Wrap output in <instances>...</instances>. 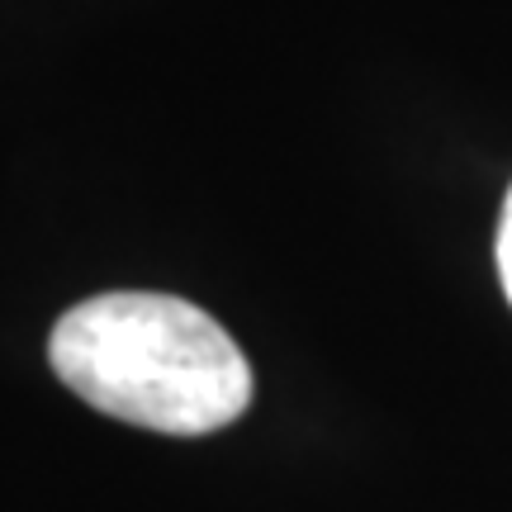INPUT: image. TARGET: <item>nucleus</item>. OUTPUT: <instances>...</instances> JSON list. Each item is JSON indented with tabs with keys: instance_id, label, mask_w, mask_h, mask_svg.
I'll use <instances>...</instances> for the list:
<instances>
[{
	"instance_id": "f257e3e1",
	"label": "nucleus",
	"mask_w": 512,
	"mask_h": 512,
	"mask_svg": "<svg viewBox=\"0 0 512 512\" xmlns=\"http://www.w3.org/2000/svg\"><path fill=\"white\" fill-rule=\"evenodd\" d=\"M57 380L95 413L204 437L238 422L252 403V366L228 332L176 294H95L57 318L48 342Z\"/></svg>"
},
{
	"instance_id": "f03ea898",
	"label": "nucleus",
	"mask_w": 512,
	"mask_h": 512,
	"mask_svg": "<svg viewBox=\"0 0 512 512\" xmlns=\"http://www.w3.org/2000/svg\"><path fill=\"white\" fill-rule=\"evenodd\" d=\"M498 275H503V294L512 304V190L503 204V223H498Z\"/></svg>"
}]
</instances>
